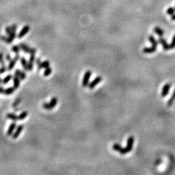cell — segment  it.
I'll return each instance as SVG.
<instances>
[{"label": "cell", "instance_id": "1", "mask_svg": "<svg viewBox=\"0 0 175 175\" xmlns=\"http://www.w3.org/2000/svg\"><path fill=\"white\" fill-rule=\"evenodd\" d=\"M57 103H58V99L57 97H53L50 103H44L42 106L44 109L50 110L53 109L57 106Z\"/></svg>", "mask_w": 175, "mask_h": 175}, {"label": "cell", "instance_id": "2", "mask_svg": "<svg viewBox=\"0 0 175 175\" xmlns=\"http://www.w3.org/2000/svg\"><path fill=\"white\" fill-rule=\"evenodd\" d=\"M134 138L133 136H130L127 139V146L124 148V152H125V154L127 153H130L131 151L133 148L134 146Z\"/></svg>", "mask_w": 175, "mask_h": 175}, {"label": "cell", "instance_id": "3", "mask_svg": "<svg viewBox=\"0 0 175 175\" xmlns=\"http://www.w3.org/2000/svg\"><path fill=\"white\" fill-rule=\"evenodd\" d=\"M91 74H92V73H91V71L88 70L87 71H86L84 75L83 80H82V86L86 87L87 86H88L89 81H90V77L91 76Z\"/></svg>", "mask_w": 175, "mask_h": 175}, {"label": "cell", "instance_id": "4", "mask_svg": "<svg viewBox=\"0 0 175 175\" xmlns=\"http://www.w3.org/2000/svg\"><path fill=\"white\" fill-rule=\"evenodd\" d=\"M103 81V77L101 76H98L94 79L93 81H91L90 83H89L88 84V88L90 90H92L98 84H99L101 81Z\"/></svg>", "mask_w": 175, "mask_h": 175}, {"label": "cell", "instance_id": "5", "mask_svg": "<svg viewBox=\"0 0 175 175\" xmlns=\"http://www.w3.org/2000/svg\"><path fill=\"white\" fill-rule=\"evenodd\" d=\"M23 128H24V126L23 125V124H19V125H18V127H16L15 130H14V132L13 134L12 135V139H17V138H18L21 132H22Z\"/></svg>", "mask_w": 175, "mask_h": 175}, {"label": "cell", "instance_id": "6", "mask_svg": "<svg viewBox=\"0 0 175 175\" xmlns=\"http://www.w3.org/2000/svg\"><path fill=\"white\" fill-rule=\"evenodd\" d=\"M16 128V121H12V123L10 124L7 131V135L8 136H12Z\"/></svg>", "mask_w": 175, "mask_h": 175}, {"label": "cell", "instance_id": "7", "mask_svg": "<svg viewBox=\"0 0 175 175\" xmlns=\"http://www.w3.org/2000/svg\"><path fill=\"white\" fill-rule=\"evenodd\" d=\"M29 30H30V27L29 26H27H27H25L22 29H21V30L20 31V32H19V34H18V35L17 36H18V38H21L23 37V36L29 31Z\"/></svg>", "mask_w": 175, "mask_h": 175}, {"label": "cell", "instance_id": "8", "mask_svg": "<svg viewBox=\"0 0 175 175\" xmlns=\"http://www.w3.org/2000/svg\"><path fill=\"white\" fill-rule=\"evenodd\" d=\"M36 61L35 54H31L28 62V71H32L33 69V64L34 62Z\"/></svg>", "mask_w": 175, "mask_h": 175}, {"label": "cell", "instance_id": "9", "mask_svg": "<svg viewBox=\"0 0 175 175\" xmlns=\"http://www.w3.org/2000/svg\"><path fill=\"white\" fill-rule=\"evenodd\" d=\"M170 88H171V84H165L164 86H163V88H162V97H166L167 95V94L169 93V90H170Z\"/></svg>", "mask_w": 175, "mask_h": 175}, {"label": "cell", "instance_id": "10", "mask_svg": "<svg viewBox=\"0 0 175 175\" xmlns=\"http://www.w3.org/2000/svg\"><path fill=\"white\" fill-rule=\"evenodd\" d=\"M159 42H160L161 44H162V47H163V49H165V51H168L169 49H170V45H169L167 42V41L165 40V39H164L163 38L160 37L159 38Z\"/></svg>", "mask_w": 175, "mask_h": 175}, {"label": "cell", "instance_id": "11", "mask_svg": "<svg viewBox=\"0 0 175 175\" xmlns=\"http://www.w3.org/2000/svg\"><path fill=\"white\" fill-rule=\"evenodd\" d=\"M19 46L21 51H23L24 53H30V51L31 48L29 46H28L27 45H26V43H19Z\"/></svg>", "mask_w": 175, "mask_h": 175}, {"label": "cell", "instance_id": "12", "mask_svg": "<svg viewBox=\"0 0 175 175\" xmlns=\"http://www.w3.org/2000/svg\"><path fill=\"white\" fill-rule=\"evenodd\" d=\"M19 61L21 62V64L23 68L25 71H28V62L26 60V58L25 57H22L20 58Z\"/></svg>", "mask_w": 175, "mask_h": 175}, {"label": "cell", "instance_id": "13", "mask_svg": "<svg viewBox=\"0 0 175 175\" xmlns=\"http://www.w3.org/2000/svg\"><path fill=\"white\" fill-rule=\"evenodd\" d=\"M20 78L19 77H17L16 75L13 77V84L14 86L16 89H18L20 85Z\"/></svg>", "mask_w": 175, "mask_h": 175}, {"label": "cell", "instance_id": "14", "mask_svg": "<svg viewBox=\"0 0 175 175\" xmlns=\"http://www.w3.org/2000/svg\"><path fill=\"white\" fill-rule=\"evenodd\" d=\"M156 47H155V46H152L151 47H145L143 49V52L145 53H153L156 52Z\"/></svg>", "mask_w": 175, "mask_h": 175}, {"label": "cell", "instance_id": "15", "mask_svg": "<svg viewBox=\"0 0 175 175\" xmlns=\"http://www.w3.org/2000/svg\"><path fill=\"white\" fill-rule=\"evenodd\" d=\"M6 117L7 118L12 120V121H16L18 120V116L14 113H8L6 115Z\"/></svg>", "mask_w": 175, "mask_h": 175}, {"label": "cell", "instance_id": "16", "mask_svg": "<svg viewBox=\"0 0 175 175\" xmlns=\"http://www.w3.org/2000/svg\"><path fill=\"white\" fill-rule=\"evenodd\" d=\"M16 62H17V60H16L15 58H14L13 59H12L11 61L9 62V64L7 66V70L8 71L12 70L14 67V66H15Z\"/></svg>", "mask_w": 175, "mask_h": 175}, {"label": "cell", "instance_id": "17", "mask_svg": "<svg viewBox=\"0 0 175 175\" xmlns=\"http://www.w3.org/2000/svg\"><path fill=\"white\" fill-rule=\"evenodd\" d=\"M154 31L156 34H157L160 37H162V36H163L164 35V31H163V30L159 27H156L154 29Z\"/></svg>", "mask_w": 175, "mask_h": 175}, {"label": "cell", "instance_id": "18", "mask_svg": "<svg viewBox=\"0 0 175 175\" xmlns=\"http://www.w3.org/2000/svg\"><path fill=\"white\" fill-rule=\"evenodd\" d=\"M16 88H14V86H11L9 87L8 88L5 89V94L7 95H11L12 93H13L15 91Z\"/></svg>", "mask_w": 175, "mask_h": 175}, {"label": "cell", "instance_id": "19", "mask_svg": "<svg viewBox=\"0 0 175 175\" xmlns=\"http://www.w3.org/2000/svg\"><path fill=\"white\" fill-rule=\"evenodd\" d=\"M12 78H13V77H12V75H11V74L7 75L6 77H5V78L3 79V81H2V83H3V84H8L11 81V80L12 79Z\"/></svg>", "mask_w": 175, "mask_h": 175}, {"label": "cell", "instance_id": "20", "mask_svg": "<svg viewBox=\"0 0 175 175\" xmlns=\"http://www.w3.org/2000/svg\"><path fill=\"white\" fill-rule=\"evenodd\" d=\"M112 147H113L114 151H117V152H119V153H121V151H122V149H123V147H121V145L118 143H114V145H113Z\"/></svg>", "mask_w": 175, "mask_h": 175}, {"label": "cell", "instance_id": "21", "mask_svg": "<svg viewBox=\"0 0 175 175\" xmlns=\"http://www.w3.org/2000/svg\"><path fill=\"white\" fill-rule=\"evenodd\" d=\"M27 115H28V112H27V111H23V112H22L21 114L18 115V120L22 121V120L25 119L26 118V117Z\"/></svg>", "mask_w": 175, "mask_h": 175}, {"label": "cell", "instance_id": "22", "mask_svg": "<svg viewBox=\"0 0 175 175\" xmlns=\"http://www.w3.org/2000/svg\"><path fill=\"white\" fill-rule=\"evenodd\" d=\"M148 40H149L150 42L152 43V45H153V46L157 47L158 42L156 40L155 38H154L153 35H150V36H148Z\"/></svg>", "mask_w": 175, "mask_h": 175}, {"label": "cell", "instance_id": "23", "mask_svg": "<svg viewBox=\"0 0 175 175\" xmlns=\"http://www.w3.org/2000/svg\"><path fill=\"white\" fill-rule=\"evenodd\" d=\"M0 39L2 40L3 42H5L7 43H11L12 42V40H11L9 36H0Z\"/></svg>", "mask_w": 175, "mask_h": 175}, {"label": "cell", "instance_id": "24", "mask_svg": "<svg viewBox=\"0 0 175 175\" xmlns=\"http://www.w3.org/2000/svg\"><path fill=\"white\" fill-rule=\"evenodd\" d=\"M175 101V90L174 91L173 93L171 95V97L169 99V100L167 101V106H172V105L173 104L174 101Z\"/></svg>", "mask_w": 175, "mask_h": 175}, {"label": "cell", "instance_id": "25", "mask_svg": "<svg viewBox=\"0 0 175 175\" xmlns=\"http://www.w3.org/2000/svg\"><path fill=\"white\" fill-rule=\"evenodd\" d=\"M51 73H52V69L51 67H47V68H45V70L44 71V72H43V75L45 77H47L49 75H51Z\"/></svg>", "mask_w": 175, "mask_h": 175}, {"label": "cell", "instance_id": "26", "mask_svg": "<svg viewBox=\"0 0 175 175\" xmlns=\"http://www.w3.org/2000/svg\"><path fill=\"white\" fill-rule=\"evenodd\" d=\"M20 49H21L19 47V45H16L12 47V51L14 53H19Z\"/></svg>", "mask_w": 175, "mask_h": 175}, {"label": "cell", "instance_id": "27", "mask_svg": "<svg viewBox=\"0 0 175 175\" xmlns=\"http://www.w3.org/2000/svg\"><path fill=\"white\" fill-rule=\"evenodd\" d=\"M0 64L2 66H5V62L4 54L3 53H0Z\"/></svg>", "mask_w": 175, "mask_h": 175}, {"label": "cell", "instance_id": "28", "mask_svg": "<svg viewBox=\"0 0 175 175\" xmlns=\"http://www.w3.org/2000/svg\"><path fill=\"white\" fill-rule=\"evenodd\" d=\"M50 66V62L48 60H45V61L42 62V64H41V67L42 68H47V67H49Z\"/></svg>", "mask_w": 175, "mask_h": 175}, {"label": "cell", "instance_id": "29", "mask_svg": "<svg viewBox=\"0 0 175 175\" xmlns=\"http://www.w3.org/2000/svg\"><path fill=\"white\" fill-rule=\"evenodd\" d=\"M174 12H175V9L173 7H169L168 8L167 10V13L169 14V15H173V14H174Z\"/></svg>", "mask_w": 175, "mask_h": 175}, {"label": "cell", "instance_id": "30", "mask_svg": "<svg viewBox=\"0 0 175 175\" xmlns=\"http://www.w3.org/2000/svg\"><path fill=\"white\" fill-rule=\"evenodd\" d=\"M36 64L38 66V70H41L42 69V67H41V64H42V62H41V59L40 58H37L36 60Z\"/></svg>", "mask_w": 175, "mask_h": 175}, {"label": "cell", "instance_id": "31", "mask_svg": "<svg viewBox=\"0 0 175 175\" xmlns=\"http://www.w3.org/2000/svg\"><path fill=\"white\" fill-rule=\"evenodd\" d=\"M26 77H27V75H26V72L24 71H21V73H20V75H19L20 79H21V81H23V80L26 79Z\"/></svg>", "mask_w": 175, "mask_h": 175}, {"label": "cell", "instance_id": "32", "mask_svg": "<svg viewBox=\"0 0 175 175\" xmlns=\"http://www.w3.org/2000/svg\"><path fill=\"white\" fill-rule=\"evenodd\" d=\"M7 70V67H6V66H2L0 67V74H3Z\"/></svg>", "mask_w": 175, "mask_h": 175}, {"label": "cell", "instance_id": "33", "mask_svg": "<svg viewBox=\"0 0 175 175\" xmlns=\"http://www.w3.org/2000/svg\"><path fill=\"white\" fill-rule=\"evenodd\" d=\"M9 37L10 38L12 41H13L16 38V32L12 31V33L9 35Z\"/></svg>", "mask_w": 175, "mask_h": 175}, {"label": "cell", "instance_id": "34", "mask_svg": "<svg viewBox=\"0 0 175 175\" xmlns=\"http://www.w3.org/2000/svg\"><path fill=\"white\" fill-rule=\"evenodd\" d=\"M175 48V35L173 36L172 40V42H171V44H170V49H174Z\"/></svg>", "mask_w": 175, "mask_h": 175}, {"label": "cell", "instance_id": "35", "mask_svg": "<svg viewBox=\"0 0 175 175\" xmlns=\"http://www.w3.org/2000/svg\"><path fill=\"white\" fill-rule=\"evenodd\" d=\"M5 32H6L7 35H10V34H11V33L12 32V29H11V27H7L6 28H5Z\"/></svg>", "mask_w": 175, "mask_h": 175}, {"label": "cell", "instance_id": "36", "mask_svg": "<svg viewBox=\"0 0 175 175\" xmlns=\"http://www.w3.org/2000/svg\"><path fill=\"white\" fill-rule=\"evenodd\" d=\"M21 71L19 69H15V71H14V75H16V76L17 77H19V75H20V73H21Z\"/></svg>", "mask_w": 175, "mask_h": 175}, {"label": "cell", "instance_id": "37", "mask_svg": "<svg viewBox=\"0 0 175 175\" xmlns=\"http://www.w3.org/2000/svg\"><path fill=\"white\" fill-rule=\"evenodd\" d=\"M5 59H6V60L7 62H10L11 60H12V57H11V55L9 54V53H7V54L6 55V56H5Z\"/></svg>", "mask_w": 175, "mask_h": 175}, {"label": "cell", "instance_id": "38", "mask_svg": "<svg viewBox=\"0 0 175 175\" xmlns=\"http://www.w3.org/2000/svg\"><path fill=\"white\" fill-rule=\"evenodd\" d=\"M11 29H12V31L16 32V30H17L16 24H13V25H12V26H11Z\"/></svg>", "mask_w": 175, "mask_h": 175}, {"label": "cell", "instance_id": "39", "mask_svg": "<svg viewBox=\"0 0 175 175\" xmlns=\"http://www.w3.org/2000/svg\"><path fill=\"white\" fill-rule=\"evenodd\" d=\"M5 89L3 86H0V94H5Z\"/></svg>", "mask_w": 175, "mask_h": 175}, {"label": "cell", "instance_id": "40", "mask_svg": "<svg viewBox=\"0 0 175 175\" xmlns=\"http://www.w3.org/2000/svg\"><path fill=\"white\" fill-rule=\"evenodd\" d=\"M36 49L35 48H31L30 51V55L31 54H36Z\"/></svg>", "mask_w": 175, "mask_h": 175}, {"label": "cell", "instance_id": "41", "mask_svg": "<svg viewBox=\"0 0 175 175\" xmlns=\"http://www.w3.org/2000/svg\"><path fill=\"white\" fill-rule=\"evenodd\" d=\"M14 58H15L17 61H18V60L20 59V55H19V53H16V55L14 56Z\"/></svg>", "mask_w": 175, "mask_h": 175}, {"label": "cell", "instance_id": "42", "mask_svg": "<svg viewBox=\"0 0 175 175\" xmlns=\"http://www.w3.org/2000/svg\"><path fill=\"white\" fill-rule=\"evenodd\" d=\"M20 101H21V99H16V100L15 101V102H14L15 103H14V104H13V106H17V105L19 103V102H20Z\"/></svg>", "mask_w": 175, "mask_h": 175}, {"label": "cell", "instance_id": "43", "mask_svg": "<svg viewBox=\"0 0 175 175\" xmlns=\"http://www.w3.org/2000/svg\"><path fill=\"white\" fill-rule=\"evenodd\" d=\"M171 19L172 21H175V14H173V15L171 16Z\"/></svg>", "mask_w": 175, "mask_h": 175}, {"label": "cell", "instance_id": "44", "mask_svg": "<svg viewBox=\"0 0 175 175\" xmlns=\"http://www.w3.org/2000/svg\"><path fill=\"white\" fill-rule=\"evenodd\" d=\"M2 81H3V80H2V79H1V77H0V84L2 83Z\"/></svg>", "mask_w": 175, "mask_h": 175}, {"label": "cell", "instance_id": "45", "mask_svg": "<svg viewBox=\"0 0 175 175\" xmlns=\"http://www.w3.org/2000/svg\"><path fill=\"white\" fill-rule=\"evenodd\" d=\"M174 9H175V8H174Z\"/></svg>", "mask_w": 175, "mask_h": 175}]
</instances>
